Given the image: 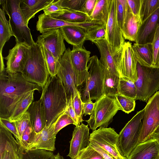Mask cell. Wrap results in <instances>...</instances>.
I'll use <instances>...</instances> for the list:
<instances>
[{
	"instance_id": "6da1fadb",
	"label": "cell",
	"mask_w": 159,
	"mask_h": 159,
	"mask_svg": "<svg viewBox=\"0 0 159 159\" xmlns=\"http://www.w3.org/2000/svg\"><path fill=\"white\" fill-rule=\"evenodd\" d=\"M42 88L25 79L20 73L0 72V117L9 119L16 104L30 92Z\"/></svg>"
},
{
	"instance_id": "7a4b0ae2",
	"label": "cell",
	"mask_w": 159,
	"mask_h": 159,
	"mask_svg": "<svg viewBox=\"0 0 159 159\" xmlns=\"http://www.w3.org/2000/svg\"><path fill=\"white\" fill-rule=\"evenodd\" d=\"M40 100L44 110L46 126H49L66 111L68 103L64 87L57 75L51 77L49 75L42 88Z\"/></svg>"
},
{
	"instance_id": "3957f363",
	"label": "cell",
	"mask_w": 159,
	"mask_h": 159,
	"mask_svg": "<svg viewBox=\"0 0 159 159\" xmlns=\"http://www.w3.org/2000/svg\"><path fill=\"white\" fill-rule=\"evenodd\" d=\"M88 63L87 76L78 89L83 102L97 100L104 95L105 73L102 65L96 55L90 57Z\"/></svg>"
},
{
	"instance_id": "277c9868",
	"label": "cell",
	"mask_w": 159,
	"mask_h": 159,
	"mask_svg": "<svg viewBox=\"0 0 159 159\" xmlns=\"http://www.w3.org/2000/svg\"><path fill=\"white\" fill-rule=\"evenodd\" d=\"M21 0H0L2 9L9 17V22L16 43L31 47L35 43L20 7Z\"/></svg>"
},
{
	"instance_id": "5b68a950",
	"label": "cell",
	"mask_w": 159,
	"mask_h": 159,
	"mask_svg": "<svg viewBox=\"0 0 159 159\" xmlns=\"http://www.w3.org/2000/svg\"><path fill=\"white\" fill-rule=\"evenodd\" d=\"M21 74L26 80L42 88L47 82L49 74L41 47L36 42L30 47L28 59Z\"/></svg>"
},
{
	"instance_id": "8992f818",
	"label": "cell",
	"mask_w": 159,
	"mask_h": 159,
	"mask_svg": "<svg viewBox=\"0 0 159 159\" xmlns=\"http://www.w3.org/2000/svg\"><path fill=\"white\" fill-rule=\"evenodd\" d=\"M119 110L121 109L115 97L104 95L96 100L93 112L85 121L93 131L98 127L107 128Z\"/></svg>"
},
{
	"instance_id": "52a82bcc",
	"label": "cell",
	"mask_w": 159,
	"mask_h": 159,
	"mask_svg": "<svg viewBox=\"0 0 159 159\" xmlns=\"http://www.w3.org/2000/svg\"><path fill=\"white\" fill-rule=\"evenodd\" d=\"M138 79L134 82L136 97L147 102L149 98L159 90V67L143 66L137 62Z\"/></svg>"
},
{
	"instance_id": "ba28073f",
	"label": "cell",
	"mask_w": 159,
	"mask_h": 159,
	"mask_svg": "<svg viewBox=\"0 0 159 159\" xmlns=\"http://www.w3.org/2000/svg\"><path fill=\"white\" fill-rule=\"evenodd\" d=\"M144 111V108L137 112L119 134V147L123 155L127 158L138 144Z\"/></svg>"
},
{
	"instance_id": "9c48e42d",
	"label": "cell",
	"mask_w": 159,
	"mask_h": 159,
	"mask_svg": "<svg viewBox=\"0 0 159 159\" xmlns=\"http://www.w3.org/2000/svg\"><path fill=\"white\" fill-rule=\"evenodd\" d=\"M118 134L111 127L99 128L90 134V143L102 148L116 159H128L122 154L119 147Z\"/></svg>"
},
{
	"instance_id": "30bf717a",
	"label": "cell",
	"mask_w": 159,
	"mask_h": 159,
	"mask_svg": "<svg viewBox=\"0 0 159 159\" xmlns=\"http://www.w3.org/2000/svg\"><path fill=\"white\" fill-rule=\"evenodd\" d=\"M144 108V112L138 144L149 139L159 126V91L156 92L149 98Z\"/></svg>"
},
{
	"instance_id": "8fae6325",
	"label": "cell",
	"mask_w": 159,
	"mask_h": 159,
	"mask_svg": "<svg viewBox=\"0 0 159 159\" xmlns=\"http://www.w3.org/2000/svg\"><path fill=\"white\" fill-rule=\"evenodd\" d=\"M71 51L69 48L66 49L59 60L57 74L64 87L68 101L71 97L73 99L78 93L71 60Z\"/></svg>"
},
{
	"instance_id": "7c38bea8",
	"label": "cell",
	"mask_w": 159,
	"mask_h": 159,
	"mask_svg": "<svg viewBox=\"0 0 159 159\" xmlns=\"http://www.w3.org/2000/svg\"><path fill=\"white\" fill-rule=\"evenodd\" d=\"M70 58L73 67L75 82L77 89L85 80L88 74L87 66L91 52L83 46H73Z\"/></svg>"
},
{
	"instance_id": "4fadbf2b",
	"label": "cell",
	"mask_w": 159,
	"mask_h": 159,
	"mask_svg": "<svg viewBox=\"0 0 159 159\" xmlns=\"http://www.w3.org/2000/svg\"><path fill=\"white\" fill-rule=\"evenodd\" d=\"M97 47L100 54L99 61L104 72L114 74L120 76L118 69V61L122 49L117 50L111 46L105 38L93 42Z\"/></svg>"
},
{
	"instance_id": "5bb4252c",
	"label": "cell",
	"mask_w": 159,
	"mask_h": 159,
	"mask_svg": "<svg viewBox=\"0 0 159 159\" xmlns=\"http://www.w3.org/2000/svg\"><path fill=\"white\" fill-rule=\"evenodd\" d=\"M105 39L109 45L117 50L121 49L125 43L117 20L116 1L111 0L109 16L106 24Z\"/></svg>"
},
{
	"instance_id": "9a60e30c",
	"label": "cell",
	"mask_w": 159,
	"mask_h": 159,
	"mask_svg": "<svg viewBox=\"0 0 159 159\" xmlns=\"http://www.w3.org/2000/svg\"><path fill=\"white\" fill-rule=\"evenodd\" d=\"M30 47L24 43H16L9 50L6 61V70L8 74L21 73L27 61Z\"/></svg>"
},
{
	"instance_id": "2e32d148",
	"label": "cell",
	"mask_w": 159,
	"mask_h": 159,
	"mask_svg": "<svg viewBox=\"0 0 159 159\" xmlns=\"http://www.w3.org/2000/svg\"><path fill=\"white\" fill-rule=\"evenodd\" d=\"M132 43L125 42L119 57L118 69L120 77L129 79L135 82L137 80V61L133 55Z\"/></svg>"
},
{
	"instance_id": "e0dca14e",
	"label": "cell",
	"mask_w": 159,
	"mask_h": 159,
	"mask_svg": "<svg viewBox=\"0 0 159 159\" xmlns=\"http://www.w3.org/2000/svg\"><path fill=\"white\" fill-rule=\"evenodd\" d=\"M64 40L62 32L58 29L39 35L36 42L43 45L59 60L66 49Z\"/></svg>"
},
{
	"instance_id": "ac0fdd59",
	"label": "cell",
	"mask_w": 159,
	"mask_h": 159,
	"mask_svg": "<svg viewBox=\"0 0 159 159\" xmlns=\"http://www.w3.org/2000/svg\"><path fill=\"white\" fill-rule=\"evenodd\" d=\"M57 120L50 125L46 126L39 133H35L24 150L28 151L40 149L54 151L56 149L55 143L56 135L54 134V130Z\"/></svg>"
},
{
	"instance_id": "d6986e66",
	"label": "cell",
	"mask_w": 159,
	"mask_h": 159,
	"mask_svg": "<svg viewBox=\"0 0 159 159\" xmlns=\"http://www.w3.org/2000/svg\"><path fill=\"white\" fill-rule=\"evenodd\" d=\"M22 151L12 134L0 125V159H22Z\"/></svg>"
},
{
	"instance_id": "ffe728a7",
	"label": "cell",
	"mask_w": 159,
	"mask_h": 159,
	"mask_svg": "<svg viewBox=\"0 0 159 159\" xmlns=\"http://www.w3.org/2000/svg\"><path fill=\"white\" fill-rule=\"evenodd\" d=\"M88 125L81 123L74 129L70 141L69 152L67 155L71 159H74L81 151L90 144L89 128Z\"/></svg>"
},
{
	"instance_id": "44dd1931",
	"label": "cell",
	"mask_w": 159,
	"mask_h": 159,
	"mask_svg": "<svg viewBox=\"0 0 159 159\" xmlns=\"http://www.w3.org/2000/svg\"><path fill=\"white\" fill-rule=\"evenodd\" d=\"M159 23V8L142 23L135 43L139 44L152 43Z\"/></svg>"
},
{
	"instance_id": "7402d4cb",
	"label": "cell",
	"mask_w": 159,
	"mask_h": 159,
	"mask_svg": "<svg viewBox=\"0 0 159 159\" xmlns=\"http://www.w3.org/2000/svg\"><path fill=\"white\" fill-rule=\"evenodd\" d=\"M85 23H75L66 21L47 15L44 13L38 16L36 29L43 34L49 31L60 29L66 26H74L84 28Z\"/></svg>"
},
{
	"instance_id": "603a6c76",
	"label": "cell",
	"mask_w": 159,
	"mask_h": 159,
	"mask_svg": "<svg viewBox=\"0 0 159 159\" xmlns=\"http://www.w3.org/2000/svg\"><path fill=\"white\" fill-rule=\"evenodd\" d=\"M142 24L140 15H134L129 6L125 14L122 30L124 39L136 42L138 32Z\"/></svg>"
},
{
	"instance_id": "cb8c5ba5",
	"label": "cell",
	"mask_w": 159,
	"mask_h": 159,
	"mask_svg": "<svg viewBox=\"0 0 159 159\" xmlns=\"http://www.w3.org/2000/svg\"><path fill=\"white\" fill-rule=\"evenodd\" d=\"M159 154V145L150 139L138 144L133 150L128 159H155Z\"/></svg>"
},
{
	"instance_id": "d4e9b609",
	"label": "cell",
	"mask_w": 159,
	"mask_h": 159,
	"mask_svg": "<svg viewBox=\"0 0 159 159\" xmlns=\"http://www.w3.org/2000/svg\"><path fill=\"white\" fill-rule=\"evenodd\" d=\"M27 111L29 114L31 126L35 133H39L46 126L44 110L40 100L33 102Z\"/></svg>"
},
{
	"instance_id": "484cf974",
	"label": "cell",
	"mask_w": 159,
	"mask_h": 159,
	"mask_svg": "<svg viewBox=\"0 0 159 159\" xmlns=\"http://www.w3.org/2000/svg\"><path fill=\"white\" fill-rule=\"evenodd\" d=\"M53 0H21L20 7L26 23L39 11L43 10Z\"/></svg>"
},
{
	"instance_id": "4316f807",
	"label": "cell",
	"mask_w": 159,
	"mask_h": 159,
	"mask_svg": "<svg viewBox=\"0 0 159 159\" xmlns=\"http://www.w3.org/2000/svg\"><path fill=\"white\" fill-rule=\"evenodd\" d=\"M64 39L73 46H83L86 40L87 30L82 27L66 26L60 28Z\"/></svg>"
},
{
	"instance_id": "83f0119b",
	"label": "cell",
	"mask_w": 159,
	"mask_h": 159,
	"mask_svg": "<svg viewBox=\"0 0 159 159\" xmlns=\"http://www.w3.org/2000/svg\"><path fill=\"white\" fill-rule=\"evenodd\" d=\"M134 56L142 66L152 67L153 62V52L152 43L139 44L136 43L132 46Z\"/></svg>"
},
{
	"instance_id": "f1b7e54d",
	"label": "cell",
	"mask_w": 159,
	"mask_h": 159,
	"mask_svg": "<svg viewBox=\"0 0 159 159\" xmlns=\"http://www.w3.org/2000/svg\"><path fill=\"white\" fill-rule=\"evenodd\" d=\"M111 0H97L93 11L89 17L91 21L106 25L108 20Z\"/></svg>"
},
{
	"instance_id": "f546056e",
	"label": "cell",
	"mask_w": 159,
	"mask_h": 159,
	"mask_svg": "<svg viewBox=\"0 0 159 159\" xmlns=\"http://www.w3.org/2000/svg\"><path fill=\"white\" fill-rule=\"evenodd\" d=\"M34 91L30 92L16 104L12 113L8 119L11 122L16 121L27 111L33 102Z\"/></svg>"
},
{
	"instance_id": "4dcf8cb0",
	"label": "cell",
	"mask_w": 159,
	"mask_h": 159,
	"mask_svg": "<svg viewBox=\"0 0 159 159\" xmlns=\"http://www.w3.org/2000/svg\"><path fill=\"white\" fill-rule=\"evenodd\" d=\"M103 84L104 95L115 97L119 93L118 86L120 76L118 75L105 72Z\"/></svg>"
},
{
	"instance_id": "1f68e13d",
	"label": "cell",
	"mask_w": 159,
	"mask_h": 159,
	"mask_svg": "<svg viewBox=\"0 0 159 159\" xmlns=\"http://www.w3.org/2000/svg\"><path fill=\"white\" fill-rule=\"evenodd\" d=\"M5 13L0 9V54H2V48L6 43L13 36L9 21L6 17Z\"/></svg>"
},
{
	"instance_id": "d6a6232c",
	"label": "cell",
	"mask_w": 159,
	"mask_h": 159,
	"mask_svg": "<svg viewBox=\"0 0 159 159\" xmlns=\"http://www.w3.org/2000/svg\"><path fill=\"white\" fill-rule=\"evenodd\" d=\"M53 17L69 22L80 23L92 21L90 17L79 11L67 9L64 13Z\"/></svg>"
},
{
	"instance_id": "836d02e7",
	"label": "cell",
	"mask_w": 159,
	"mask_h": 159,
	"mask_svg": "<svg viewBox=\"0 0 159 159\" xmlns=\"http://www.w3.org/2000/svg\"><path fill=\"white\" fill-rule=\"evenodd\" d=\"M119 93L134 99L136 97V88L134 82L129 79L120 77L118 86Z\"/></svg>"
},
{
	"instance_id": "e575fe53",
	"label": "cell",
	"mask_w": 159,
	"mask_h": 159,
	"mask_svg": "<svg viewBox=\"0 0 159 159\" xmlns=\"http://www.w3.org/2000/svg\"><path fill=\"white\" fill-rule=\"evenodd\" d=\"M159 8V0H141L140 16L142 23Z\"/></svg>"
},
{
	"instance_id": "d590c367",
	"label": "cell",
	"mask_w": 159,
	"mask_h": 159,
	"mask_svg": "<svg viewBox=\"0 0 159 159\" xmlns=\"http://www.w3.org/2000/svg\"><path fill=\"white\" fill-rule=\"evenodd\" d=\"M40 45L50 76L51 77L56 76L59 60L45 47L43 45Z\"/></svg>"
},
{
	"instance_id": "8d00e7d4",
	"label": "cell",
	"mask_w": 159,
	"mask_h": 159,
	"mask_svg": "<svg viewBox=\"0 0 159 159\" xmlns=\"http://www.w3.org/2000/svg\"><path fill=\"white\" fill-rule=\"evenodd\" d=\"M54 155L52 152L43 150L26 151L22 148V159H52Z\"/></svg>"
},
{
	"instance_id": "74e56055",
	"label": "cell",
	"mask_w": 159,
	"mask_h": 159,
	"mask_svg": "<svg viewBox=\"0 0 159 159\" xmlns=\"http://www.w3.org/2000/svg\"><path fill=\"white\" fill-rule=\"evenodd\" d=\"M115 97L121 111L127 114H129L134 110L136 104L134 99L119 93L116 95Z\"/></svg>"
},
{
	"instance_id": "f35d334b",
	"label": "cell",
	"mask_w": 159,
	"mask_h": 159,
	"mask_svg": "<svg viewBox=\"0 0 159 159\" xmlns=\"http://www.w3.org/2000/svg\"><path fill=\"white\" fill-rule=\"evenodd\" d=\"M106 35V25L98 26L87 31L86 40L93 41L105 38Z\"/></svg>"
},
{
	"instance_id": "ab89813d",
	"label": "cell",
	"mask_w": 159,
	"mask_h": 159,
	"mask_svg": "<svg viewBox=\"0 0 159 159\" xmlns=\"http://www.w3.org/2000/svg\"><path fill=\"white\" fill-rule=\"evenodd\" d=\"M62 0H53L43 10L44 13L52 17L64 13L68 9L62 7Z\"/></svg>"
},
{
	"instance_id": "60d3db41",
	"label": "cell",
	"mask_w": 159,
	"mask_h": 159,
	"mask_svg": "<svg viewBox=\"0 0 159 159\" xmlns=\"http://www.w3.org/2000/svg\"><path fill=\"white\" fill-rule=\"evenodd\" d=\"M117 21L121 30L122 29L125 13L128 6L127 0H116Z\"/></svg>"
},
{
	"instance_id": "b9f144b4",
	"label": "cell",
	"mask_w": 159,
	"mask_h": 159,
	"mask_svg": "<svg viewBox=\"0 0 159 159\" xmlns=\"http://www.w3.org/2000/svg\"><path fill=\"white\" fill-rule=\"evenodd\" d=\"M74 159H104L103 157L89 145L81 151Z\"/></svg>"
},
{
	"instance_id": "7bdbcfd3",
	"label": "cell",
	"mask_w": 159,
	"mask_h": 159,
	"mask_svg": "<svg viewBox=\"0 0 159 159\" xmlns=\"http://www.w3.org/2000/svg\"><path fill=\"white\" fill-rule=\"evenodd\" d=\"M71 124L76 125L74 120L67 114L65 113V112L61 115L57 120L54 128V134L57 135L61 129Z\"/></svg>"
},
{
	"instance_id": "ee69618b",
	"label": "cell",
	"mask_w": 159,
	"mask_h": 159,
	"mask_svg": "<svg viewBox=\"0 0 159 159\" xmlns=\"http://www.w3.org/2000/svg\"><path fill=\"white\" fill-rule=\"evenodd\" d=\"M14 122L17 129L20 138V143L21 138L23 132L28 126L30 125L29 113L26 111L21 117Z\"/></svg>"
},
{
	"instance_id": "f6af8a7d",
	"label": "cell",
	"mask_w": 159,
	"mask_h": 159,
	"mask_svg": "<svg viewBox=\"0 0 159 159\" xmlns=\"http://www.w3.org/2000/svg\"><path fill=\"white\" fill-rule=\"evenodd\" d=\"M152 44L153 52V62L152 67H158L159 55V23L158 24L156 29Z\"/></svg>"
},
{
	"instance_id": "bcb514c9",
	"label": "cell",
	"mask_w": 159,
	"mask_h": 159,
	"mask_svg": "<svg viewBox=\"0 0 159 159\" xmlns=\"http://www.w3.org/2000/svg\"><path fill=\"white\" fill-rule=\"evenodd\" d=\"M0 125L10 131L20 144V138L16 127L14 122H11L8 119L0 117Z\"/></svg>"
},
{
	"instance_id": "7dc6e473",
	"label": "cell",
	"mask_w": 159,
	"mask_h": 159,
	"mask_svg": "<svg viewBox=\"0 0 159 159\" xmlns=\"http://www.w3.org/2000/svg\"><path fill=\"white\" fill-rule=\"evenodd\" d=\"M82 103L83 102L78 91L77 94L72 99V105L80 123L83 121L82 119Z\"/></svg>"
},
{
	"instance_id": "c3c4849f",
	"label": "cell",
	"mask_w": 159,
	"mask_h": 159,
	"mask_svg": "<svg viewBox=\"0 0 159 159\" xmlns=\"http://www.w3.org/2000/svg\"><path fill=\"white\" fill-rule=\"evenodd\" d=\"M86 0H62V7L68 9L79 11Z\"/></svg>"
},
{
	"instance_id": "681fc988",
	"label": "cell",
	"mask_w": 159,
	"mask_h": 159,
	"mask_svg": "<svg viewBox=\"0 0 159 159\" xmlns=\"http://www.w3.org/2000/svg\"><path fill=\"white\" fill-rule=\"evenodd\" d=\"M34 133L33 128L30 125L23 132L21 138L20 144L23 149H25Z\"/></svg>"
},
{
	"instance_id": "f907efd6",
	"label": "cell",
	"mask_w": 159,
	"mask_h": 159,
	"mask_svg": "<svg viewBox=\"0 0 159 159\" xmlns=\"http://www.w3.org/2000/svg\"><path fill=\"white\" fill-rule=\"evenodd\" d=\"M97 0H86L80 11L90 17L94 9Z\"/></svg>"
},
{
	"instance_id": "816d5d0a",
	"label": "cell",
	"mask_w": 159,
	"mask_h": 159,
	"mask_svg": "<svg viewBox=\"0 0 159 159\" xmlns=\"http://www.w3.org/2000/svg\"><path fill=\"white\" fill-rule=\"evenodd\" d=\"M65 113L67 114L74 120L76 126L80 125L73 107L72 97L68 101V107L65 111Z\"/></svg>"
},
{
	"instance_id": "f5cc1de1",
	"label": "cell",
	"mask_w": 159,
	"mask_h": 159,
	"mask_svg": "<svg viewBox=\"0 0 159 159\" xmlns=\"http://www.w3.org/2000/svg\"><path fill=\"white\" fill-rule=\"evenodd\" d=\"M133 14L135 16L140 15L141 0H127Z\"/></svg>"
},
{
	"instance_id": "db71d44e",
	"label": "cell",
	"mask_w": 159,
	"mask_h": 159,
	"mask_svg": "<svg viewBox=\"0 0 159 159\" xmlns=\"http://www.w3.org/2000/svg\"><path fill=\"white\" fill-rule=\"evenodd\" d=\"M90 145L103 157L104 159H116L96 144L90 143Z\"/></svg>"
},
{
	"instance_id": "11a10c76",
	"label": "cell",
	"mask_w": 159,
	"mask_h": 159,
	"mask_svg": "<svg viewBox=\"0 0 159 159\" xmlns=\"http://www.w3.org/2000/svg\"><path fill=\"white\" fill-rule=\"evenodd\" d=\"M83 114L84 116L87 115H90L93 112L94 106V103L90 101L87 102H83Z\"/></svg>"
},
{
	"instance_id": "9f6ffc18",
	"label": "cell",
	"mask_w": 159,
	"mask_h": 159,
	"mask_svg": "<svg viewBox=\"0 0 159 159\" xmlns=\"http://www.w3.org/2000/svg\"><path fill=\"white\" fill-rule=\"evenodd\" d=\"M150 139L155 140L159 145V126L153 133Z\"/></svg>"
},
{
	"instance_id": "6f0895ef",
	"label": "cell",
	"mask_w": 159,
	"mask_h": 159,
	"mask_svg": "<svg viewBox=\"0 0 159 159\" xmlns=\"http://www.w3.org/2000/svg\"><path fill=\"white\" fill-rule=\"evenodd\" d=\"M0 72H1L6 70L3 61V57L2 54H0Z\"/></svg>"
},
{
	"instance_id": "680465c9",
	"label": "cell",
	"mask_w": 159,
	"mask_h": 159,
	"mask_svg": "<svg viewBox=\"0 0 159 159\" xmlns=\"http://www.w3.org/2000/svg\"><path fill=\"white\" fill-rule=\"evenodd\" d=\"M52 159H63V157L58 153L57 155H54Z\"/></svg>"
},
{
	"instance_id": "91938a15",
	"label": "cell",
	"mask_w": 159,
	"mask_h": 159,
	"mask_svg": "<svg viewBox=\"0 0 159 159\" xmlns=\"http://www.w3.org/2000/svg\"><path fill=\"white\" fill-rule=\"evenodd\" d=\"M155 159H159V154L157 157Z\"/></svg>"
},
{
	"instance_id": "94428289",
	"label": "cell",
	"mask_w": 159,
	"mask_h": 159,
	"mask_svg": "<svg viewBox=\"0 0 159 159\" xmlns=\"http://www.w3.org/2000/svg\"><path fill=\"white\" fill-rule=\"evenodd\" d=\"M158 67H159V57H158Z\"/></svg>"
}]
</instances>
